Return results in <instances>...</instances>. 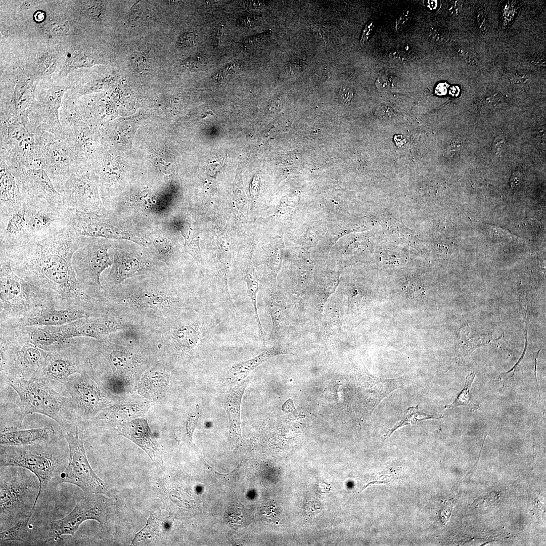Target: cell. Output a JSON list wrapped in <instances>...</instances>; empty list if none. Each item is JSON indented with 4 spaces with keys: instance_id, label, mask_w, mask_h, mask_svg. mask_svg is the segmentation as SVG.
<instances>
[{
    "instance_id": "obj_1",
    "label": "cell",
    "mask_w": 546,
    "mask_h": 546,
    "mask_svg": "<svg viewBox=\"0 0 546 546\" xmlns=\"http://www.w3.org/2000/svg\"><path fill=\"white\" fill-rule=\"evenodd\" d=\"M83 238L71 225L39 241L0 247V251L10 258L16 274L52 294L57 308L97 313L101 310L98 300L82 289L72 264Z\"/></svg>"
},
{
    "instance_id": "obj_2",
    "label": "cell",
    "mask_w": 546,
    "mask_h": 546,
    "mask_svg": "<svg viewBox=\"0 0 546 546\" xmlns=\"http://www.w3.org/2000/svg\"><path fill=\"white\" fill-rule=\"evenodd\" d=\"M51 304L56 307L53 296L16 274L10 258L0 251V327H12Z\"/></svg>"
},
{
    "instance_id": "obj_3",
    "label": "cell",
    "mask_w": 546,
    "mask_h": 546,
    "mask_svg": "<svg viewBox=\"0 0 546 546\" xmlns=\"http://www.w3.org/2000/svg\"><path fill=\"white\" fill-rule=\"evenodd\" d=\"M18 394L21 419L33 413L44 415L55 421L64 431L76 430L78 422L71 398L55 390L50 381L32 378L4 379Z\"/></svg>"
},
{
    "instance_id": "obj_4",
    "label": "cell",
    "mask_w": 546,
    "mask_h": 546,
    "mask_svg": "<svg viewBox=\"0 0 546 546\" xmlns=\"http://www.w3.org/2000/svg\"><path fill=\"white\" fill-rule=\"evenodd\" d=\"M68 456L51 441L20 446L1 445V467L15 466L28 470L37 478L40 494L52 483H58Z\"/></svg>"
},
{
    "instance_id": "obj_5",
    "label": "cell",
    "mask_w": 546,
    "mask_h": 546,
    "mask_svg": "<svg viewBox=\"0 0 546 546\" xmlns=\"http://www.w3.org/2000/svg\"><path fill=\"white\" fill-rule=\"evenodd\" d=\"M0 367L3 380L33 378L48 352L31 343L19 327H0Z\"/></svg>"
},
{
    "instance_id": "obj_6",
    "label": "cell",
    "mask_w": 546,
    "mask_h": 546,
    "mask_svg": "<svg viewBox=\"0 0 546 546\" xmlns=\"http://www.w3.org/2000/svg\"><path fill=\"white\" fill-rule=\"evenodd\" d=\"M14 467L7 473L1 469V530L11 527L27 514L33 513L37 504L39 491L37 478L26 469Z\"/></svg>"
},
{
    "instance_id": "obj_7",
    "label": "cell",
    "mask_w": 546,
    "mask_h": 546,
    "mask_svg": "<svg viewBox=\"0 0 546 546\" xmlns=\"http://www.w3.org/2000/svg\"><path fill=\"white\" fill-rule=\"evenodd\" d=\"M1 159L14 176L24 169L42 167L35 135L19 119L1 121Z\"/></svg>"
},
{
    "instance_id": "obj_8",
    "label": "cell",
    "mask_w": 546,
    "mask_h": 546,
    "mask_svg": "<svg viewBox=\"0 0 546 546\" xmlns=\"http://www.w3.org/2000/svg\"><path fill=\"white\" fill-rule=\"evenodd\" d=\"M25 213L23 242L39 241L63 231L72 224L75 210L63 202L23 201Z\"/></svg>"
},
{
    "instance_id": "obj_9",
    "label": "cell",
    "mask_w": 546,
    "mask_h": 546,
    "mask_svg": "<svg viewBox=\"0 0 546 546\" xmlns=\"http://www.w3.org/2000/svg\"><path fill=\"white\" fill-rule=\"evenodd\" d=\"M109 247L104 240L84 237L73 256L72 264L77 280L88 295L91 289L96 291L103 289L101 274L113 263L108 252Z\"/></svg>"
},
{
    "instance_id": "obj_10",
    "label": "cell",
    "mask_w": 546,
    "mask_h": 546,
    "mask_svg": "<svg viewBox=\"0 0 546 546\" xmlns=\"http://www.w3.org/2000/svg\"><path fill=\"white\" fill-rule=\"evenodd\" d=\"M85 494L70 513L51 523L47 541L61 538L63 535H73L80 525L88 520L97 521L102 528L107 525L113 505L112 499L100 493Z\"/></svg>"
},
{
    "instance_id": "obj_11",
    "label": "cell",
    "mask_w": 546,
    "mask_h": 546,
    "mask_svg": "<svg viewBox=\"0 0 546 546\" xmlns=\"http://www.w3.org/2000/svg\"><path fill=\"white\" fill-rule=\"evenodd\" d=\"M64 437L68 445V461L59 476L58 483L74 484L85 494L101 493L104 489L105 483L88 462L78 427L74 431H64Z\"/></svg>"
},
{
    "instance_id": "obj_12",
    "label": "cell",
    "mask_w": 546,
    "mask_h": 546,
    "mask_svg": "<svg viewBox=\"0 0 546 546\" xmlns=\"http://www.w3.org/2000/svg\"><path fill=\"white\" fill-rule=\"evenodd\" d=\"M76 374L92 375L89 360L76 338L65 347L48 351L43 365L33 378L64 384Z\"/></svg>"
},
{
    "instance_id": "obj_13",
    "label": "cell",
    "mask_w": 546,
    "mask_h": 546,
    "mask_svg": "<svg viewBox=\"0 0 546 546\" xmlns=\"http://www.w3.org/2000/svg\"><path fill=\"white\" fill-rule=\"evenodd\" d=\"M64 385L73 402L78 422L93 419L114 404L113 395L99 385L92 375H75Z\"/></svg>"
},
{
    "instance_id": "obj_14",
    "label": "cell",
    "mask_w": 546,
    "mask_h": 546,
    "mask_svg": "<svg viewBox=\"0 0 546 546\" xmlns=\"http://www.w3.org/2000/svg\"><path fill=\"white\" fill-rule=\"evenodd\" d=\"M88 164L81 166L66 181L59 192L63 203L75 211L98 215L107 213Z\"/></svg>"
},
{
    "instance_id": "obj_15",
    "label": "cell",
    "mask_w": 546,
    "mask_h": 546,
    "mask_svg": "<svg viewBox=\"0 0 546 546\" xmlns=\"http://www.w3.org/2000/svg\"><path fill=\"white\" fill-rule=\"evenodd\" d=\"M42 168L59 193L67 180L81 166L82 161L62 140L55 139L46 147L42 155Z\"/></svg>"
},
{
    "instance_id": "obj_16",
    "label": "cell",
    "mask_w": 546,
    "mask_h": 546,
    "mask_svg": "<svg viewBox=\"0 0 546 546\" xmlns=\"http://www.w3.org/2000/svg\"><path fill=\"white\" fill-rule=\"evenodd\" d=\"M23 201L46 200L54 203L63 202L46 172L42 169H27L15 176Z\"/></svg>"
},
{
    "instance_id": "obj_17",
    "label": "cell",
    "mask_w": 546,
    "mask_h": 546,
    "mask_svg": "<svg viewBox=\"0 0 546 546\" xmlns=\"http://www.w3.org/2000/svg\"><path fill=\"white\" fill-rule=\"evenodd\" d=\"M113 220L106 214L98 215L75 211L72 226L76 233L84 238H102L106 239H127L134 241L135 238L123 233L113 223Z\"/></svg>"
},
{
    "instance_id": "obj_18",
    "label": "cell",
    "mask_w": 546,
    "mask_h": 546,
    "mask_svg": "<svg viewBox=\"0 0 546 546\" xmlns=\"http://www.w3.org/2000/svg\"><path fill=\"white\" fill-rule=\"evenodd\" d=\"M105 315L82 318L56 328L66 341L80 337L101 339L119 328L116 321Z\"/></svg>"
},
{
    "instance_id": "obj_19",
    "label": "cell",
    "mask_w": 546,
    "mask_h": 546,
    "mask_svg": "<svg viewBox=\"0 0 546 546\" xmlns=\"http://www.w3.org/2000/svg\"><path fill=\"white\" fill-rule=\"evenodd\" d=\"M112 427L142 448L155 463L162 464V447L143 417L118 423Z\"/></svg>"
},
{
    "instance_id": "obj_20",
    "label": "cell",
    "mask_w": 546,
    "mask_h": 546,
    "mask_svg": "<svg viewBox=\"0 0 546 546\" xmlns=\"http://www.w3.org/2000/svg\"><path fill=\"white\" fill-rule=\"evenodd\" d=\"M98 315H99L85 309H58L51 304L39 308L12 327L62 326L82 318Z\"/></svg>"
},
{
    "instance_id": "obj_21",
    "label": "cell",
    "mask_w": 546,
    "mask_h": 546,
    "mask_svg": "<svg viewBox=\"0 0 546 546\" xmlns=\"http://www.w3.org/2000/svg\"><path fill=\"white\" fill-rule=\"evenodd\" d=\"M150 403L145 398L131 396L103 410L94 419L100 425L111 427L135 418L142 417Z\"/></svg>"
},
{
    "instance_id": "obj_22",
    "label": "cell",
    "mask_w": 546,
    "mask_h": 546,
    "mask_svg": "<svg viewBox=\"0 0 546 546\" xmlns=\"http://www.w3.org/2000/svg\"><path fill=\"white\" fill-rule=\"evenodd\" d=\"M60 120L63 140L82 161L88 163L92 137L87 124L72 113L61 116Z\"/></svg>"
},
{
    "instance_id": "obj_23",
    "label": "cell",
    "mask_w": 546,
    "mask_h": 546,
    "mask_svg": "<svg viewBox=\"0 0 546 546\" xmlns=\"http://www.w3.org/2000/svg\"><path fill=\"white\" fill-rule=\"evenodd\" d=\"M99 350L110 363L113 372L112 376L130 382L136 368L134 356L122 348L107 341L99 343Z\"/></svg>"
},
{
    "instance_id": "obj_24",
    "label": "cell",
    "mask_w": 546,
    "mask_h": 546,
    "mask_svg": "<svg viewBox=\"0 0 546 546\" xmlns=\"http://www.w3.org/2000/svg\"><path fill=\"white\" fill-rule=\"evenodd\" d=\"M248 381L244 380L224 395L222 404L229 419V433L228 439L234 445L243 442L241 431L240 406L242 396Z\"/></svg>"
},
{
    "instance_id": "obj_25",
    "label": "cell",
    "mask_w": 546,
    "mask_h": 546,
    "mask_svg": "<svg viewBox=\"0 0 546 546\" xmlns=\"http://www.w3.org/2000/svg\"><path fill=\"white\" fill-rule=\"evenodd\" d=\"M0 214V247L22 243L25 228L23 204L17 209Z\"/></svg>"
},
{
    "instance_id": "obj_26",
    "label": "cell",
    "mask_w": 546,
    "mask_h": 546,
    "mask_svg": "<svg viewBox=\"0 0 546 546\" xmlns=\"http://www.w3.org/2000/svg\"><path fill=\"white\" fill-rule=\"evenodd\" d=\"M56 432L52 426L1 432V445H27L52 440Z\"/></svg>"
},
{
    "instance_id": "obj_27",
    "label": "cell",
    "mask_w": 546,
    "mask_h": 546,
    "mask_svg": "<svg viewBox=\"0 0 546 546\" xmlns=\"http://www.w3.org/2000/svg\"><path fill=\"white\" fill-rule=\"evenodd\" d=\"M0 213L11 211L23 204L21 193L17 180L6 163L0 162Z\"/></svg>"
},
{
    "instance_id": "obj_28",
    "label": "cell",
    "mask_w": 546,
    "mask_h": 546,
    "mask_svg": "<svg viewBox=\"0 0 546 546\" xmlns=\"http://www.w3.org/2000/svg\"><path fill=\"white\" fill-rule=\"evenodd\" d=\"M168 385V375L164 366L157 364L146 372L138 384V392L143 396L156 401L162 398Z\"/></svg>"
},
{
    "instance_id": "obj_29",
    "label": "cell",
    "mask_w": 546,
    "mask_h": 546,
    "mask_svg": "<svg viewBox=\"0 0 546 546\" xmlns=\"http://www.w3.org/2000/svg\"><path fill=\"white\" fill-rule=\"evenodd\" d=\"M286 353V348L279 344L275 345L252 358L240 361L231 366L225 373V380L231 383H240L266 360L274 356Z\"/></svg>"
},
{
    "instance_id": "obj_30",
    "label": "cell",
    "mask_w": 546,
    "mask_h": 546,
    "mask_svg": "<svg viewBox=\"0 0 546 546\" xmlns=\"http://www.w3.org/2000/svg\"><path fill=\"white\" fill-rule=\"evenodd\" d=\"M113 262L106 283L107 287L111 288L120 283L139 271L142 266L140 259L128 253H123L118 249L113 251Z\"/></svg>"
},
{
    "instance_id": "obj_31",
    "label": "cell",
    "mask_w": 546,
    "mask_h": 546,
    "mask_svg": "<svg viewBox=\"0 0 546 546\" xmlns=\"http://www.w3.org/2000/svg\"><path fill=\"white\" fill-rule=\"evenodd\" d=\"M20 328L29 341L47 351L60 349L71 343L75 338L68 341L59 335L56 326H27Z\"/></svg>"
},
{
    "instance_id": "obj_32",
    "label": "cell",
    "mask_w": 546,
    "mask_h": 546,
    "mask_svg": "<svg viewBox=\"0 0 546 546\" xmlns=\"http://www.w3.org/2000/svg\"><path fill=\"white\" fill-rule=\"evenodd\" d=\"M489 343L507 344L504 335L494 339L491 334H478L468 324L460 330L456 345L457 357L459 359L470 355L476 348Z\"/></svg>"
},
{
    "instance_id": "obj_33",
    "label": "cell",
    "mask_w": 546,
    "mask_h": 546,
    "mask_svg": "<svg viewBox=\"0 0 546 546\" xmlns=\"http://www.w3.org/2000/svg\"><path fill=\"white\" fill-rule=\"evenodd\" d=\"M202 328L192 324H182L176 326L172 333L176 347L185 352L194 349L207 332L206 329Z\"/></svg>"
},
{
    "instance_id": "obj_34",
    "label": "cell",
    "mask_w": 546,
    "mask_h": 546,
    "mask_svg": "<svg viewBox=\"0 0 546 546\" xmlns=\"http://www.w3.org/2000/svg\"><path fill=\"white\" fill-rule=\"evenodd\" d=\"M443 417L444 416L442 415L437 416L426 413L423 411L420 410L418 405L408 407L405 410V413L401 419L397 422L393 427L389 429L386 433L382 436V438L384 440H385L390 437L391 435L398 429L407 425L416 424L428 420H438L443 418Z\"/></svg>"
},
{
    "instance_id": "obj_35",
    "label": "cell",
    "mask_w": 546,
    "mask_h": 546,
    "mask_svg": "<svg viewBox=\"0 0 546 546\" xmlns=\"http://www.w3.org/2000/svg\"><path fill=\"white\" fill-rule=\"evenodd\" d=\"M248 267L244 272L243 279L247 284V295L250 298L254 308L255 317L258 327L259 336L262 342L264 343V332L260 321L257 308V296L259 289L258 279L251 264L248 265Z\"/></svg>"
},
{
    "instance_id": "obj_36",
    "label": "cell",
    "mask_w": 546,
    "mask_h": 546,
    "mask_svg": "<svg viewBox=\"0 0 546 546\" xmlns=\"http://www.w3.org/2000/svg\"><path fill=\"white\" fill-rule=\"evenodd\" d=\"M33 514L32 512L27 514L9 528L1 531V545L4 542L11 540L27 542L29 539L28 524Z\"/></svg>"
},
{
    "instance_id": "obj_37",
    "label": "cell",
    "mask_w": 546,
    "mask_h": 546,
    "mask_svg": "<svg viewBox=\"0 0 546 546\" xmlns=\"http://www.w3.org/2000/svg\"><path fill=\"white\" fill-rule=\"evenodd\" d=\"M180 231L185 239V250L198 260L200 257L199 237L195 231L191 226L185 224L181 226Z\"/></svg>"
},
{
    "instance_id": "obj_38",
    "label": "cell",
    "mask_w": 546,
    "mask_h": 546,
    "mask_svg": "<svg viewBox=\"0 0 546 546\" xmlns=\"http://www.w3.org/2000/svg\"><path fill=\"white\" fill-rule=\"evenodd\" d=\"M475 378V374L473 372L467 375L463 389L451 403L444 406L445 408H452L467 405L469 401L470 390Z\"/></svg>"
},
{
    "instance_id": "obj_39",
    "label": "cell",
    "mask_w": 546,
    "mask_h": 546,
    "mask_svg": "<svg viewBox=\"0 0 546 546\" xmlns=\"http://www.w3.org/2000/svg\"><path fill=\"white\" fill-rule=\"evenodd\" d=\"M200 408L196 406L195 410L192 411L189 414L185 424L186 436L187 438L191 441L193 432L197 425L200 416Z\"/></svg>"
},
{
    "instance_id": "obj_40",
    "label": "cell",
    "mask_w": 546,
    "mask_h": 546,
    "mask_svg": "<svg viewBox=\"0 0 546 546\" xmlns=\"http://www.w3.org/2000/svg\"><path fill=\"white\" fill-rule=\"evenodd\" d=\"M526 350V345L525 346L524 352L523 353L521 357L518 361L517 363L513 367V368L511 370L506 373L501 374L499 376V379L500 381L502 383L504 387H511L516 384V382L514 376V374L518 365L520 364V362L521 361L525 355Z\"/></svg>"
},
{
    "instance_id": "obj_41",
    "label": "cell",
    "mask_w": 546,
    "mask_h": 546,
    "mask_svg": "<svg viewBox=\"0 0 546 546\" xmlns=\"http://www.w3.org/2000/svg\"><path fill=\"white\" fill-rule=\"evenodd\" d=\"M271 31H265L261 34L249 36L241 40V44L246 48H252L264 42L271 34Z\"/></svg>"
},
{
    "instance_id": "obj_42",
    "label": "cell",
    "mask_w": 546,
    "mask_h": 546,
    "mask_svg": "<svg viewBox=\"0 0 546 546\" xmlns=\"http://www.w3.org/2000/svg\"><path fill=\"white\" fill-rule=\"evenodd\" d=\"M197 35L194 33L187 32L180 36L178 40L179 46L188 48L192 46L195 42Z\"/></svg>"
},
{
    "instance_id": "obj_43",
    "label": "cell",
    "mask_w": 546,
    "mask_h": 546,
    "mask_svg": "<svg viewBox=\"0 0 546 546\" xmlns=\"http://www.w3.org/2000/svg\"><path fill=\"white\" fill-rule=\"evenodd\" d=\"M154 244L160 253L167 255L170 252L169 242L165 239L161 240V238H157L154 239Z\"/></svg>"
},
{
    "instance_id": "obj_44",
    "label": "cell",
    "mask_w": 546,
    "mask_h": 546,
    "mask_svg": "<svg viewBox=\"0 0 546 546\" xmlns=\"http://www.w3.org/2000/svg\"><path fill=\"white\" fill-rule=\"evenodd\" d=\"M340 95L342 102L345 104H348L352 99L353 90L350 87L345 86L342 88Z\"/></svg>"
},
{
    "instance_id": "obj_45",
    "label": "cell",
    "mask_w": 546,
    "mask_h": 546,
    "mask_svg": "<svg viewBox=\"0 0 546 546\" xmlns=\"http://www.w3.org/2000/svg\"><path fill=\"white\" fill-rule=\"evenodd\" d=\"M135 203L137 206L142 208H148L151 204V198L149 195H145L141 194L136 198Z\"/></svg>"
},
{
    "instance_id": "obj_46",
    "label": "cell",
    "mask_w": 546,
    "mask_h": 546,
    "mask_svg": "<svg viewBox=\"0 0 546 546\" xmlns=\"http://www.w3.org/2000/svg\"><path fill=\"white\" fill-rule=\"evenodd\" d=\"M223 27L222 25H217L212 33V40L213 45L217 47L222 36Z\"/></svg>"
},
{
    "instance_id": "obj_47",
    "label": "cell",
    "mask_w": 546,
    "mask_h": 546,
    "mask_svg": "<svg viewBox=\"0 0 546 546\" xmlns=\"http://www.w3.org/2000/svg\"><path fill=\"white\" fill-rule=\"evenodd\" d=\"M303 63L300 62L294 61L292 62L288 66V73L290 74L299 73L303 70Z\"/></svg>"
},
{
    "instance_id": "obj_48",
    "label": "cell",
    "mask_w": 546,
    "mask_h": 546,
    "mask_svg": "<svg viewBox=\"0 0 546 546\" xmlns=\"http://www.w3.org/2000/svg\"><path fill=\"white\" fill-rule=\"evenodd\" d=\"M313 30L314 34L323 41L327 39V33L325 27L321 25H315L313 26Z\"/></svg>"
},
{
    "instance_id": "obj_49",
    "label": "cell",
    "mask_w": 546,
    "mask_h": 546,
    "mask_svg": "<svg viewBox=\"0 0 546 546\" xmlns=\"http://www.w3.org/2000/svg\"><path fill=\"white\" fill-rule=\"evenodd\" d=\"M374 27V24L373 22H369L366 26L361 37L360 41L362 43H365L366 41H367L373 32V29Z\"/></svg>"
},
{
    "instance_id": "obj_50",
    "label": "cell",
    "mask_w": 546,
    "mask_h": 546,
    "mask_svg": "<svg viewBox=\"0 0 546 546\" xmlns=\"http://www.w3.org/2000/svg\"><path fill=\"white\" fill-rule=\"evenodd\" d=\"M241 5L246 8H259L263 7L265 3L259 1H245L242 2Z\"/></svg>"
},
{
    "instance_id": "obj_51",
    "label": "cell",
    "mask_w": 546,
    "mask_h": 546,
    "mask_svg": "<svg viewBox=\"0 0 546 546\" xmlns=\"http://www.w3.org/2000/svg\"><path fill=\"white\" fill-rule=\"evenodd\" d=\"M238 509H236L235 508L229 510L228 514V518L230 522L233 523V521L234 523H238L239 521L237 519H241L242 518L241 516V514L239 511L238 512Z\"/></svg>"
},
{
    "instance_id": "obj_52",
    "label": "cell",
    "mask_w": 546,
    "mask_h": 546,
    "mask_svg": "<svg viewBox=\"0 0 546 546\" xmlns=\"http://www.w3.org/2000/svg\"><path fill=\"white\" fill-rule=\"evenodd\" d=\"M390 83L387 77L386 76H381L379 77L376 81V85L379 89H383L389 88Z\"/></svg>"
},
{
    "instance_id": "obj_53",
    "label": "cell",
    "mask_w": 546,
    "mask_h": 546,
    "mask_svg": "<svg viewBox=\"0 0 546 546\" xmlns=\"http://www.w3.org/2000/svg\"><path fill=\"white\" fill-rule=\"evenodd\" d=\"M409 17V14L407 11H405L399 17L396 22L397 29L401 28L403 26Z\"/></svg>"
},
{
    "instance_id": "obj_54",
    "label": "cell",
    "mask_w": 546,
    "mask_h": 546,
    "mask_svg": "<svg viewBox=\"0 0 546 546\" xmlns=\"http://www.w3.org/2000/svg\"><path fill=\"white\" fill-rule=\"evenodd\" d=\"M254 20V17L252 16H245L242 17L239 20L240 23L244 26H250Z\"/></svg>"
},
{
    "instance_id": "obj_55",
    "label": "cell",
    "mask_w": 546,
    "mask_h": 546,
    "mask_svg": "<svg viewBox=\"0 0 546 546\" xmlns=\"http://www.w3.org/2000/svg\"><path fill=\"white\" fill-rule=\"evenodd\" d=\"M448 86V85L445 83L439 84L436 88V94L439 95L445 94L447 90Z\"/></svg>"
},
{
    "instance_id": "obj_56",
    "label": "cell",
    "mask_w": 546,
    "mask_h": 546,
    "mask_svg": "<svg viewBox=\"0 0 546 546\" xmlns=\"http://www.w3.org/2000/svg\"><path fill=\"white\" fill-rule=\"evenodd\" d=\"M379 112L380 115L383 117L388 116L392 112V110L391 108L385 106H382L379 109Z\"/></svg>"
},
{
    "instance_id": "obj_57",
    "label": "cell",
    "mask_w": 546,
    "mask_h": 546,
    "mask_svg": "<svg viewBox=\"0 0 546 546\" xmlns=\"http://www.w3.org/2000/svg\"><path fill=\"white\" fill-rule=\"evenodd\" d=\"M224 77L225 76H224L222 72L220 70H219L213 76V79L217 81H219L223 79Z\"/></svg>"
},
{
    "instance_id": "obj_58",
    "label": "cell",
    "mask_w": 546,
    "mask_h": 546,
    "mask_svg": "<svg viewBox=\"0 0 546 546\" xmlns=\"http://www.w3.org/2000/svg\"><path fill=\"white\" fill-rule=\"evenodd\" d=\"M438 2L437 1H428L427 2V4L428 7L430 9H431L432 10H433V9H435L437 7V6H438V2Z\"/></svg>"
},
{
    "instance_id": "obj_59",
    "label": "cell",
    "mask_w": 546,
    "mask_h": 546,
    "mask_svg": "<svg viewBox=\"0 0 546 546\" xmlns=\"http://www.w3.org/2000/svg\"><path fill=\"white\" fill-rule=\"evenodd\" d=\"M459 93H460V88L457 86H452L450 89L449 94L453 96H458L459 95Z\"/></svg>"
},
{
    "instance_id": "obj_60",
    "label": "cell",
    "mask_w": 546,
    "mask_h": 546,
    "mask_svg": "<svg viewBox=\"0 0 546 546\" xmlns=\"http://www.w3.org/2000/svg\"><path fill=\"white\" fill-rule=\"evenodd\" d=\"M495 142V144L494 145L493 149H495V151H497L501 148L504 143L503 140H499L498 142L496 141Z\"/></svg>"
},
{
    "instance_id": "obj_61",
    "label": "cell",
    "mask_w": 546,
    "mask_h": 546,
    "mask_svg": "<svg viewBox=\"0 0 546 546\" xmlns=\"http://www.w3.org/2000/svg\"><path fill=\"white\" fill-rule=\"evenodd\" d=\"M539 351L540 350H539L536 353V356H535V370H534V373H535V376L536 383H537V390H538V391L539 393V389L537 379V376H536V362H537V357H538V354H539Z\"/></svg>"
},
{
    "instance_id": "obj_62",
    "label": "cell",
    "mask_w": 546,
    "mask_h": 546,
    "mask_svg": "<svg viewBox=\"0 0 546 546\" xmlns=\"http://www.w3.org/2000/svg\"><path fill=\"white\" fill-rule=\"evenodd\" d=\"M38 14L39 16L36 14L35 17L38 19V21L41 20L43 18V17H41V16H42V13L39 12Z\"/></svg>"
}]
</instances>
